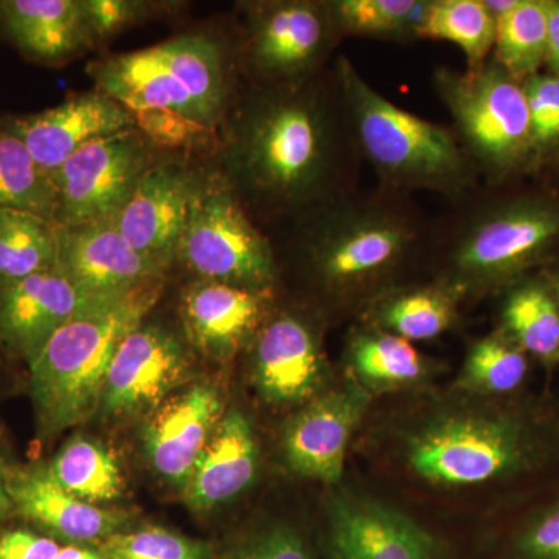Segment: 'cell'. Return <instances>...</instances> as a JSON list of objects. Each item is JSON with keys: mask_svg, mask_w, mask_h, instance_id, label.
Segmentation results:
<instances>
[{"mask_svg": "<svg viewBox=\"0 0 559 559\" xmlns=\"http://www.w3.org/2000/svg\"><path fill=\"white\" fill-rule=\"evenodd\" d=\"M87 73L154 145L207 142L231 106V62L213 32H187L146 49L106 55Z\"/></svg>", "mask_w": 559, "mask_h": 559, "instance_id": "obj_1", "label": "cell"}, {"mask_svg": "<svg viewBox=\"0 0 559 559\" xmlns=\"http://www.w3.org/2000/svg\"><path fill=\"white\" fill-rule=\"evenodd\" d=\"M224 178L271 207H296L323 189L333 160L325 110L311 92L272 87L227 114Z\"/></svg>", "mask_w": 559, "mask_h": 559, "instance_id": "obj_2", "label": "cell"}, {"mask_svg": "<svg viewBox=\"0 0 559 559\" xmlns=\"http://www.w3.org/2000/svg\"><path fill=\"white\" fill-rule=\"evenodd\" d=\"M164 278L100 296L66 322L31 367V393L43 436L83 425L102 407L110 362L128 334L160 299Z\"/></svg>", "mask_w": 559, "mask_h": 559, "instance_id": "obj_3", "label": "cell"}, {"mask_svg": "<svg viewBox=\"0 0 559 559\" xmlns=\"http://www.w3.org/2000/svg\"><path fill=\"white\" fill-rule=\"evenodd\" d=\"M549 443L525 412L455 406L417 423L404 439L403 455L412 473L429 484L476 487L536 468L549 455Z\"/></svg>", "mask_w": 559, "mask_h": 559, "instance_id": "obj_4", "label": "cell"}, {"mask_svg": "<svg viewBox=\"0 0 559 559\" xmlns=\"http://www.w3.org/2000/svg\"><path fill=\"white\" fill-rule=\"evenodd\" d=\"M337 69L360 146L385 179L443 191L465 186L469 162L450 131L393 105L345 58Z\"/></svg>", "mask_w": 559, "mask_h": 559, "instance_id": "obj_5", "label": "cell"}, {"mask_svg": "<svg viewBox=\"0 0 559 559\" xmlns=\"http://www.w3.org/2000/svg\"><path fill=\"white\" fill-rule=\"evenodd\" d=\"M178 260L201 280L266 290L275 278L272 250L253 227L223 173H198Z\"/></svg>", "mask_w": 559, "mask_h": 559, "instance_id": "obj_6", "label": "cell"}, {"mask_svg": "<svg viewBox=\"0 0 559 559\" xmlns=\"http://www.w3.org/2000/svg\"><path fill=\"white\" fill-rule=\"evenodd\" d=\"M437 90L485 167L506 171L528 156L533 143L524 90L499 64L465 73L440 70Z\"/></svg>", "mask_w": 559, "mask_h": 559, "instance_id": "obj_7", "label": "cell"}, {"mask_svg": "<svg viewBox=\"0 0 559 559\" xmlns=\"http://www.w3.org/2000/svg\"><path fill=\"white\" fill-rule=\"evenodd\" d=\"M154 143L139 128L92 140L55 173L57 224L112 219L156 162Z\"/></svg>", "mask_w": 559, "mask_h": 559, "instance_id": "obj_8", "label": "cell"}, {"mask_svg": "<svg viewBox=\"0 0 559 559\" xmlns=\"http://www.w3.org/2000/svg\"><path fill=\"white\" fill-rule=\"evenodd\" d=\"M415 245V229L399 215L373 209L330 213L308 240L310 259L326 285L356 289L384 277Z\"/></svg>", "mask_w": 559, "mask_h": 559, "instance_id": "obj_9", "label": "cell"}, {"mask_svg": "<svg viewBox=\"0 0 559 559\" xmlns=\"http://www.w3.org/2000/svg\"><path fill=\"white\" fill-rule=\"evenodd\" d=\"M334 28L326 3H249L246 58L253 72L272 87L300 86L322 61Z\"/></svg>", "mask_w": 559, "mask_h": 559, "instance_id": "obj_10", "label": "cell"}, {"mask_svg": "<svg viewBox=\"0 0 559 559\" xmlns=\"http://www.w3.org/2000/svg\"><path fill=\"white\" fill-rule=\"evenodd\" d=\"M558 237L559 205L513 202L471 224L452 257L455 274L465 283L499 282L533 263Z\"/></svg>", "mask_w": 559, "mask_h": 559, "instance_id": "obj_11", "label": "cell"}, {"mask_svg": "<svg viewBox=\"0 0 559 559\" xmlns=\"http://www.w3.org/2000/svg\"><path fill=\"white\" fill-rule=\"evenodd\" d=\"M190 377V353L182 341L165 326L143 322L110 362L100 411L114 417L154 412Z\"/></svg>", "mask_w": 559, "mask_h": 559, "instance_id": "obj_12", "label": "cell"}, {"mask_svg": "<svg viewBox=\"0 0 559 559\" xmlns=\"http://www.w3.org/2000/svg\"><path fill=\"white\" fill-rule=\"evenodd\" d=\"M329 559H444L439 538L406 513L353 492L326 509Z\"/></svg>", "mask_w": 559, "mask_h": 559, "instance_id": "obj_13", "label": "cell"}, {"mask_svg": "<svg viewBox=\"0 0 559 559\" xmlns=\"http://www.w3.org/2000/svg\"><path fill=\"white\" fill-rule=\"evenodd\" d=\"M197 179L186 162L156 160L112 218L124 240L165 271L178 260Z\"/></svg>", "mask_w": 559, "mask_h": 559, "instance_id": "obj_14", "label": "cell"}, {"mask_svg": "<svg viewBox=\"0 0 559 559\" xmlns=\"http://www.w3.org/2000/svg\"><path fill=\"white\" fill-rule=\"evenodd\" d=\"M9 492L16 516L61 544L98 546L132 528L135 518L131 511L76 498L55 480L49 465L11 466Z\"/></svg>", "mask_w": 559, "mask_h": 559, "instance_id": "obj_15", "label": "cell"}, {"mask_svg": "<svg viewBox=\"0 0 559 559\" xmlns=\"http://www.w3.org/2000/svg\"><path fill=\"white\" fill-rule=\"evenodd\" d=\"M2 123L51 176L92 140L138 128L130 110L98 90L70 95L53 108L10 117Z\"/></svg>", "mask_w": 559, "mask_h": 559, "instance_id": "obj_16", "label": "cell"}, {"mask_svg": "<svg viewBox=\"0 0 559 559\" xmlns=\"http://www.w3.org/2000/svg\"><path fill=\"white\" fill-rule=\"evenodd\" d=\"M369 403L362 385L347 382L294 415L283 432V454L289 468L308 479L337 484L349 440Z\"/></svg>", "mask_w": 559, "mask_h": 559, "instance_id": "obj_17", "label": "cell"}, {"mask_svg": "<svg viewBox=\"0 0 559 559\" xmlns=\"http://www.w3.org/2000/svg\"><path fill=\"white\" fill-rule=\"evenodd\" d=\"M223 409L218 390L210 384L191 385L162 403L143 429L151 469L173 487L186 488Z\"/></svg>", "mask_w": 559, "mask_h": 559, "instance_id": "obj_18", "label": "cell"}, {"mask_svg": "<svg viewBox=\"0 0 559 559\" xmlns=\"http://www.w3.org/2000/svg\"><path fill=\"white\" fill-rule=\"evenodd\" d=\"M58 267L97 297L127 293L167 272L132 248L112 219L61 227Z\"/></svg>", "mask_w": 559, "mask_h": 559, "instance_id": "obj_19", "label": "cell"}, {"mask_svg": "<svg viewBox=\"0 0 559 559\" xmlns=\"http://www.w3.org/2000/svg\"><path fill=\"white\" fill-rule=\"evenodd\" d=\"M95 297L83 293L58 266L2 285L0 340L31 364L50 337Z\"/></svg>", "mask_w": 559, "mask_h": 559, "instance_id": "obj_20", "label": "cell"}, {"mask_svg": "<svg viewBox=\"0 0 559 559\" xmlns=\"http://www.w3.org/2000/svg\"><path fill=\"white\" fill-rule=\"evenodd\" d=\"M264 308V290L200 280L183 290L180 319L190 344L205 358L224 362L255 337Z\"/></svg>", "mask_w": 559, "mask_h": 559, "instance_id": "obj_21", "label": "cell"}, {"mask_svg": "<svg viewBox=\"0 0 559 559\" xmlns=\"http://www.w3.org/2000/svg\"><path fill=\"white\" fill-rule=\"evenodd\" d=\"M252 377L272 404L301 403L319 389L323 359L311 326L296 314H280L253 337Z\"/></svg>", "mask_w": 559, "mask_h": 559, "instance_id": "obj_22", "label": "cell"}, {"mask_svg": "<svg viewBox=\"0 0 559 559\" xmlns=\"http://www.w3.org/2000/svg\"><path fill=\"white\" fill-rule=\"evenodd\" d=\"M0 36L46 66L94 50L81 0H0Z\"/></svg>", "mask_w": 559, "mask_h": 559, "instance_id": "obj_23", "label": "cell"}, {"mask_svg": "<svg viewBox=\"0 0 559 559\" xmlns=\"http://www.w3.org/2000/svg\"><path fill=\"white\" fill-rule=\"evenodd\" d=\"M257 468L259 447L249 418L238 409L226 412L182 489L183 500L194 513H210L249 488Z\"/></svg>", "mask_w": 559, "mask_h": 559, "instance_id": "obj_24", "label": "cell"}, {"mask_svg": "<svg viewBox=\"0 0 559 559\" xmlns=\"http://www.w3.org/2000/svg\"><path fill=\"white\" fill-rule=\"evenodd\" d=\"M60 231L33 213L0 210V286L57 267Z\"/></svg>", "mask_w": 559, "mask_h": 559, "instance_id": "obj_25", "label": "cell"}, {"mask_svg": "<svg viewBox=\"0 0 559 559\" xmlns=\"http://www.w3.org/2000/svg\"><path fill=\"white\" fill-rule=\"evenodd\" d=\"M507 337L544 362L559 360V300L557 290L538 282L509 294L502 310Z\"/></svg>", "mask_w": 559, "mask_h": 559, "instance_id": "obj_26", "label": "cell"}, {"mask_svg": "<svg viewBox=\"0 0 559 559\" xmlns=\"http://www.w3.org/2000/svg\"><path fill=\"white\" fill-rule=\"evenodd\" d=\"M0 210L33 213L57 223L53 176L33 159L20 138L0 121Z\"/></svg>", "mask_w": 559, "mask_h": 559, "instance_id": "obj_27", "label": "cell"}, {"mask_svg": "<svg viewBox=\"0 0 559 559\" xmlns=\"http://www.w3.org/2000/svg\"><path fill=\"white\" fill-rule=\"evenodd\" d=\"M349 364L359 380L374 389L407 388L429 373L428 362L414 345L388 331L356 336L349 347Z\"/></svg>", "mask_w": 559, "mask_h": 559, "instance_id": "obj_28", "label": "cell"}, {"mask_svg": "<svg viewBox=\"0 0 559 559\" xmlns=\"http://www.w3.org/2000/svg\"><path fill=\"white\" fill-rule=\"evenodd\" d=\"M51 476L73 496L90 503L110 502L123 492L116 457L84 437L68 441L49 465Z\"/></svg>", "mask_w": 559, "mask_h": 559, "instance_id": "obj_29", "label": "cell"}, {"mask_svg": "<svg viewBox=\"0 0 559 559\" xmlns=\"http://www.w3.org/2000/svg\"><path fill=\"white\" fill-rule=\"evenodd\" d=\"M417 36L454 43L465 53L468 70H476L495 46L496 20L484 0H437L429 2Z\"/></svg>", "mask_w": 559, "mask_h": 559, "instance_id": "obj_30", "label": "cell"}, {"mask_svg": "<svg viewBox=\"0 0 559 559\" xmlns=\"http://www.w3.org/2000/svg\"><path fill=\"white\" fill-rule=\"evenodd\" d=\"M495 46L500 68L514 80L535 75L547 57V2L520 0L496 20Z\"/></svg>", "mask_w": 559, "mask_h": 559, "instance_id": "obj_31", "label": "cell"}, {"mask_svg": "<svg viewBox=\"0 0 559 559\" xmlns=\"http://www.w3.org/2000/svg\"><path fill=\"white\" fill-rule=\"evenodd\" d=\"M377 318L388 333L403 340H436L450 329L455 318V301L448 289L406 290L389 297L378 308Z\"/></svg>", "mask_w": 559, "mask_h": 559, "instance_id": "obj_32", "label": "cell"}, {"mask_svg": "<svg viewBox=\"0 0 559 559\" xmlns=\"http://www.w3.org/2000/svg\"><path fill=\"white\" fill-rule=\"evenodd\" d=\"M527 355L507 336H488L471 347L460 385L480 395H510L524 384Z\"/></svg>", "mask_w": 559, "mask_h": 559, "instance_id": "obj_33", "label": "cell"}, {"mask_svg": "<svg viewBox=\"0 0 559 559\" xmlns=\"http://www.w3.org/2000/svg\"><path fill=\"white\" fill-rule=\"evenodd\" d=\"M334 27L370 36L417 35L429 2L419 0H337L326 3Z\"/></svg>", "mask_w": 559, "mask_h": 559, "instance_id": "obj_34", "label": "cell"}, {"mask_svg": "<svg viewBox=\"0 0 559 559\" xmlns=\"http://www.w3.org/2000/svg\"><path fill=\"white\" fill-rule=\"evenodd\" d=\"M105 559H215L205 540L189 538L156 525L128 528L98 544Z\"/></svg>", "mask_w": 559, "mask_h": 559, "instance_id": "obj_35", "label": "cell"}, {"mask_svg": "<svg viewBox=\"0 0 559 559\" xmlns=\"http://www.w3.org/2000/svg\"><path fill=\"white\" fill-rule=\"evenodd\" d=\"M81 5L94 50L134 25L176 9L175 2L146 0H81Z\"/></svg>", "mask_w": 559, "mask_h": 559, "instance_id": "obj_36", "label": "cell"}, {"mask_svg": "<svg viewBox=\"0 0 559 559\" xmlns=\"http://www.w3.org/2000/svg\"><path fill=\"white\" fill-rule=\"evenodd\" d=\"M527 100L533 148H554L559 143V75L528 76L522 84Z\"/></svg>", "mask_w": 559, "mask_h": 559, "instance_id": "obj_37", "label": "cell"}, {"mask_svg": "<svg viewBox=\"0 0 559 559\" xmlns=\"http://www.w3.org/2000/svg\"><path fill=\"white\" fill-rule=\"evenodd\" d=\"M215 559H316L304 536L286 524H272L235 544Z\"/></svg>", "mask_w": 559, "mask_h": 559, "instance_id": "obj_38", "label": "cell"}, {"mask_svg": "<svg viewBox=\"0 0 559 559\" xmlns=\"http://www.w3.org/2000/svg\"><path fill=\"white\" fill-rule=\"evenodd\" d=\"M516 559H559V496L521 530Z\"/></svg>", "mask_w": 559, "mask_h": 559, "instance_id": "obj_39", "label": "cell"}, {"mask_svg": "<svg viewBox=\"0 0 559 559\" xmlns=\"http://www.w3.org/2000/svg\"><path fill=\"white\" fill-rule=\"evenodd\" d=\"M61 546L35 528H0V559H57Z\"/></svg>", "mask_w": 559, "mask_h": 559, "instance_id": "obj_40", "label": "cell"}, {"mask_svg": "<svg viewBox=\"0 0 559 559\" xmlns=\"http://www.w3.org/2000/svg\"><path fill=\"white\" fill-rule=\"evenodd\" d=\"M555 75H559V2H547V57Z\"/></svg>", "mask_w": 559, "mask_h": 559, "instance_id": "obj_41", "label": "cell"}, {"mask_svg": "<svg viewBox=\"0 0 559 559\" xmlns=\"http://www.w3.org/2000/svg\"><path fill=\"white\" fill-rule=\"evenodd\" d=\"M11 466L7 462L5 455L0 451V524L9 520L14 514L13 502H11L9 492V476Z\"/></svg>", "mask_w": 559, "mask_h": 559, "instance_id": "obj_42", "label": "cell"}, {"mask_svg": "<svg viewBox=\"0 0 559 559\" xmlns=\"http://www.w3.org/2000/svg\"><path fill=\"white\" fill-rule=\"evenodd\" d=\"M57 559H105L97 546H79V544H62Z\"/></svg>", "mask_w": 559, "mask_h": 559, "instance_id": "obj_43", "label": "cell"}, {"mask_svg": "<svg viewBox=\"0 0 559 559\" xmlns=\"http://www.w3.org/2000/svg\"><path fill=\"white\" fill-rule=\"evenodd\" d=\"M518 3H520V0H487L485 5H487L489 13L495 16V20H499V17L510 13L511 10L516 9Z\"/></svg>", "mask_w": 559, "mask_h": 559, "instance_id": "obj_44", "label": "cell"}, {"mask_svg": "<svg viewBox=\"0 0 559 559\" xmlns=\"http://www.w3.org/2000/svg\"><path fill=\"white\" fill-rule=\"evenodd\" d=\"M555 290H557V296H558V300H559V285H558V288Z\"/></svg>", "mask_w": 559, "mask_h": 559, "instance_id": "obj_45", "label": "cell"}]
</instances>
